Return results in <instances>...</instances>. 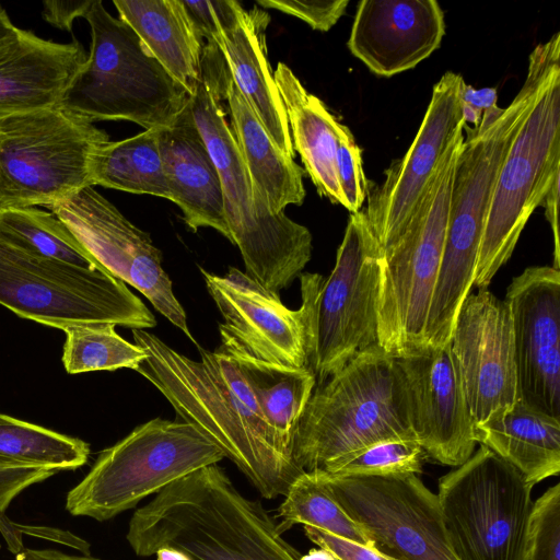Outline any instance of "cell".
Wrapping results in <instances>:
<instances>
[{"label": "cell", "instance_id": "cell-36", "mask_svg": "<svg viewBox=\"0 0 560 560\" xmlns=\"http://www.w3.org/2000/svg\"><path fill=\"white\" fill-rule=\"evenodd\" d=\"M525 560H560V483L533 504Z\"/></svg>", "mask_w": 560, "mask_h": 560}, {"label": "cell", "instance_id": "cell-7", "mask_svg": "<svg viewBox=\"0 0 560 560\" xmlns=\"http://www.w3.org/2000/svg\"><path fill=\"white\" fill-rule=\"evenodd\" d=\"M0 305L57 329L112 323L152 328L154 315L119 279L43 256L0 231Z\"/></svg>", "mask_w": 560, "mask_h": 560}, {"label": "cell", "instance_id": "cell-45", "mask_svg": "<svg viewBox=\"0 0 560 560\" xmlns=\"http://www.w3.org/2000/svg\"><path fill=\"white\" fill-rule=\"evenodd\" d=\"M15 560H101L85 555H71L58 549H31L24 548L15 555Z\"/></svg>", "mask_w": 560, "mask_h": 560}, {"label": "cell", "instance_id": "cell-23", "mask_svg": "<svg viewBox=\"0 0 560 560\" xmlns=\"http://www.w3.org/2000/svg\"><path fill=\"white\" fill-rule=\"evenodd\" d=\"M86 59L77 39L61 44L19 28L0 50V116L57 106Z\"/></svg>", "mask_w": 560, "mask_h": 560}, {"label": "cell", "instance_id": "cell-5", "mask_svg": "<svg viewBox=\"0 0 560 560\" xmlns=\"http://www.w3.org/2000/svg\"><path fill=\"white\" fill-rule=\"evenodd\" d=\"M416 440L396 357L377 346L354 355L313 390L298 423L293 455L304 471H330L386 441Z\"/></svg>", "mask_w": 560, "mask_h": 560}, {"label": "cell", "instance_id": "cell-24", "mask_svg": "<svg viewBox=\"0 0 560 560\" xmlns=\"http://www.w3.org/2000/svg\"><path fill=\"white\" fill-rule=\"evenodd\" d=\"M189 104L170 126L160 130V151L171 201L180 208L191 231L212 228L230 241L220 176Z\"/></svg>", "mask_w": 560, "mask_h": 560}, {"label": "cell", "instance_id": "cell-8", "mask_svg": "<svg viewBox=\"0 0 560 560\" xmlns=\"http://www.w3.org/2000/svg\"><path fill=\"white\" fill-rule=\"evenodd\" d=\"M223 458L222 450L192 424L155 418L100 453L85 477L68 491L66 510L104 522Z\"/></svg>", "mask_w": 560, "mask_h": 560}, {"label": "cell", "instance_id": "cell-38", "mask_svg": "<svg viewBox=\"0 0 560 560\" xmlns=\"http://www.w3.org/2000/svg\"><path fill=\"white\" fill-rule=\"evenodd\" d=\"M264 9H275L306 22L313 30L326 32L345 14L348 0H258Z\"/></svg>", "mask_w": 560, "mask_h": 560}, {"label": "cell", "instance_id": "cell-46", "mask_svg": "<svg viewBox=\"0 0 560 560\" xmlns=\"http://www.w3.org/2000/svg\"><path fill=\"white\" fill-rule=\"evenodd\" d=\"M0 533L8 544L9 550L13 555H18L24 550L22 535H20L15 527L14 522L5 516L4 512L0 511Z\"/></svg>", "mask_w": 560, "mask_h": 560}, {"label": "cell", "instance_id": "cell-6", "mask_svg": "<svg viewBox=\"0 0 560 560\" xmlns=\"http://www.w3.org/2000/svg\"><path fill=\"white\" fill-rule=\"evenodd\" d=\"M84 19L90 54L57 106L90 122L128 120L144 130L170 126L189 104L187 91L101 0Z\"/></svg>", "mask_w": 560, "mask_h": 560}, {"label": "cell", "instance_id": "cell-11", "mask_svg": "<svg viewBox=\"0 0 560 560\" xmlns=\"http://www.w3.org/2000/svg\"><path fill=\"white\" fill-rule=\"evenodd\" d=\"M558 177L560 59L549 69L502 163L481 236L472 287L488 289Z\"/></svg>", "mask_w": 560, "mask_h": 560}, {"label": "cell", "instance_id": "cell-1", "mask_svg": "<svg viewBox=\"0 0 560 560\" xmlns=\"http://www.w3.org/2000/svg\"><path fill=\"white\" fill-rule=\"evenodd\" d=\"M147 358L136 370L171 402L180 421L214 442L266 499L284 497L304 472L293 445L261 416L236 361L197 345L192 360L144 329H132Z\"/></svg>", "mask_w": 560, "mask_h": 560}, {"label": "cell", "instance_id": "cell-35", "mask_svg": "<svg viewBox=\"0 0 560 560\" xmlns=\"http://www.w3.org/2000/svg\"><path fill=\"white\" fill-rule=\"evenodd\" d=\"M423 448L413 440L386 441L345 459L327 474L340 477H404L422 471ZM326 472V471H324Z\"/></svg>", "mask_w": 560, "mask_h": 560}, {"label": "cell", "instance_id": "cell-37", "mask_svg": "<svg viewBox=\"0 0 560 560\" xmlns=\"http://www.w3.org/2000/svg\"><path fill=\"white\" fill-rule=\"evenodd\" d=\"M336 164L339 184L351 213L361 210L368 195V180L364 175L361 149L351 130L339 122L337 126Z\"/></svg>", "mask_w": 560, "mask_h": 560}, {"label": "cell", "instance_id": "cell-47", "mask_svg": "<svg viewBox=\"0 0 560 560\" xmlns=\"http://www.w3.org/2000/svg\"><path fill=\"white\" fill-rule=\"evenodd\" d=\"M19 28L12 23L7 11L0 3V50H2L18 34Z\"/></svg>", "mask_w": 560, "mask_h": 560}, {"label": "cell", "instance_id": "cell-14", "mask_svg": "<svg viewBox=\"0 0 560 560\" xmlns=\"http://www.w3.org/2000/svg\"><path fill=\"white\" fill-rule=\"evenodd\" d=\"M224 323L219 325L221 348L291 368H311L316 301L324 277L299 276L302 303L288 308L275 294L245 272L230 267L225 276L199 268Z\"/></svg>", "mask_w": 560, "mask_h": 560}, {"label": "cell", "instance_id": "cell-21", "mask_svg": "<svg viewBox=\"0 0 560 560\" xmlns=\"http://www.w3.org/2000/svg\"><path fill=\"white\" fill-rule=\"evenodd\" d=\"M445 34L435 0H362L347 46L371 72L392 77L432 55Z\"/></svg>", "mask_w": 560, "mask_h": 560}, {"label": "cell", "instance_id": "cell-3", "mask_svg": "<svg viewBox=\"0 0 560 560\" xmlns=\"http://www.w3.org/2000/svg\"><path fill=\"white\" fill-rule=\"evenodd\" d=\"M260 501L244 497L217 464L164 487L128 525L140 557L173 548L190 560H301Z\"/></svg>", "mask_w": 560, "mask_h": 560}, {"label": "cell", "instance_id": "cell-28", "mask_svg": "<svg viewBox=\"0 0 560 560\" xmlns=\"http://www.w3.org/2000/svg\"><path fill=\"white\" fill-rule=\"evenodd\" d=\"M224 98L230 108L231 128L255 192L276 214L284 212L289 205H302L305 198L304 171L273 143L231 75Z\"/></svg>", "mask_w": 560, "mask_h": 560}, {"label": "cell", "instance_id": "cell-18", "mask_svg": "<svg viewBox=\"0 0 560 560\" xmlns=\"http://www.w3.org/2000/svg\"><path fill=\"white\" fill-rule=\"evenodd\" d=\"M517 399L560 419V270L526 268L506 289Z\"/></svg>", "mask_w": 560, "mask_h": 560}, {"label": "cell", "instance_id": "cell-2", "mask_svg": "<svg viewBox=\"0 0 560 560\" xmlns=\"http://www.w3.org/2000/svg\"><path fill=\"white\" fill-rule=\"evenodd\" d=\"M560 59V34L537 45L521 90L505 108L482 113L479 125H464L457 156L442 260L424 331V345L451 340L459 308L470 293L481 236L502 163L533 107L551 66Z\"/></svg>", "mask_w": 560, "mask_h": 560}, {"label": "cell", "instance_id": "cell-49", "mask_svg": "<svg viewBox=\"0 0 560 560\" xmlns=\"http://www.w3.org/2000/svg\"><path fill=\"white\" fill-rule=\"evenodd\" d=\"M301 560H338L332 553L326 549H312L301 557Z\"/></svg>", "mask_w": 560, "mask_h": 560}, {"label": "cell", "instance_id": "cell-41", "mask_svg": "<svg viewBox=\"0 0 560 560\" xmlns=\"http://www.w3.org/2000/svg\"><path fill=\"white\" fill-rule=\"evenodd\" d=\"M94 0L61 1L46 0L43 2V19L63 31H71L77 18H84Z\"/></svg>", "mask_w": 560, "mask_h": 560}, {"label": "cell", "instance_id": "cell-27", "mask_svg": "<svg viewBox=\"0 0 560 560\" xmlns=\"http://www.w3.org/2000/svg\"><path fill=\"white\" fill-rule=\"evenodd\" d=\"M477 443L516 468L532 485L560 472V419L521 400L474 425Z\"/></svg>", "mask_w": 560, "mask_h": 560}, {"label": "cell", "instance_id": "cell-32", "mask_svg": "<svg viewBox=\"0 0 560 560\" xmlns=\"http://www.w3.org/2000/svg\"><path fill=\"white\" fill-rule=\"evenodd\" d=\"M277 528L283 534L296 524L310 525L329 534L374 547L372 540L329 493L314 471H304L290 486L279 505Z\"/></svg>", "mask_w": 560, "mask_h": 560}, {"label": "cell", "instance_id": "cell-15", "mask_svg": "<svg viewBox=\"0 0 560 560\" xmlns=\"http://www.w3.org/2000/svg\"><path fill=\"white\" fill-rule=\"evenodd\" d=\"M314 472L381 552L397 560H458L438 497L417 475L340 477Z\"/></svg>", "mask_w": 560, "mask_h": 560}, {"label": "cell", "instance_id": "cell-16", "mask_svg": "<svg viewBox=\"0 0 560 560\" xmlns=\"http://www.w3.org/2000/svg\"><path fill=\"white\" fill-rule=\"evenodd\" d=\"M47 209L70 229L100 269L137 289L197 346L185 310L162 267V252L147 232L132 224L93 186Z\"/></svg>", "mask_w": 560, "mask_h": 560}, {"label": "cell", "instance_id": "cell-10", "mask_svg": "<svg viewBox=\"0 0 560 560\" xmlns=\"http://www.w3.org/2000/svg\"><path fill=\"white\" fill-rule=\"evenodd\" d=\"M108 135L59 106L0 116V209L49 208L91 185Z\"/></svg>", "mask_w": 560, "mask_h": 560}, {"label": "cell", "instance_id": "cell-25", "mask_svg": "<svg viewBox=\"0 0 560 560\" xmlns=\"http://www.w3.org/2000/svg\"><path fill=\"white\" fill-rule=\"evenodd\" d=\"M119 19L191 96L201 77L205 38L183 0H114Z\"/></svg>", "mask_w": 560, "mask_h": 560}, {"label": "cell", "instance_id": "cell-22", "mask_svg": "<svg viewBox=\"0 0 560 560\" xmlns=\"http://www.w3.org/2000/svg\"><path fill=\"white\" fill-rule=\"evenodd\" d=\"M269 14L261 9L245 10L233 4L210 43L221 51L230 75L278 149L294 159L283 101L268 60L266 30Z\"/></svg>", "mask_w": 560, "mask_h": 560}, {"label": "cell", "instance_id": "cell-13", "mask_svg": "<svg viewBox=\"0 0 560 560\" xmlns=\"http://www.w3.org/2000/svg\"><path fill=\"white\" fill-rule=\"evenodd\" d=\"M382 258L365 212L351 213L335 266L324 278L316 301L310 366L318 385L358 353L380 346Z\"/></svg>", "mask_w": 560, "mask_h": 560}, {"label": "cell", "instance_id": "cell-40", "mask_svg": "<svg viewBox=\"0 0 560 560\" xmlns=\"http://www.w3.org/2000/svg\"><path fill=\"white\" fill-rule=\"evenodd\" d=\"M60 472L46 467H12L0 469V511L5 512L11 502L32 485L39 483Z\"/></svg>", "mask_w": 560, "mask_h": 560}, {"label": "cell", "instance_id": "cell-34", "mask_svg": "<svg viewBox=\"0 0 560 560\" xmlns=\"http://www.w3.org/2000/svg\"><path fill=\"white\" fill-rule=\"evenodd\" d=\"M0 231L43 256L100 269L70 229L50 211L36 207L0 209Z\"/></svg>", "mask_w": 560, "mask_h": 560}, {"label": "cell", "instance_id": "cell-43", "mask_svg": "<svg viewBox=\"0 0 560 560\" xmlns=\"http://www.w3.org/2000/svg\"><path fill=\"white\" fill-rule=\"evenodd\" d=\"M560 177L556 178L549 191L545 196L540 207L545 209V217L550 224L553 236V268L560 267V242L558 230V208H559V184Z\"/></svg>", "mask_w": 560, "mask_h": 560}, {"label": "cell", "instance_id": "cell-9", "mask_svg": "<svg viewBox=\"0 0 560 560\" xmlns=\"http://www.w3.org/2000/svg\"><path fill=\"white\" fill-rule=\"evenodd\" d=\"M464 131L448 147L405 230L383 253L378 340L398 357L424 346V331L442 260L455 165Z\"/></svg>", "mask_w": 560, "mask_h": 560}, {"label": "cell", "instance_id": "cell-19", "mask_svg": "<svg viewBox=\"0 0 560 560\" xmlns=\"http://www.w3.org/2000/svg\"><path fill=\"white\" fill-rule=\"evenodd\" d=\"M411 428L433 460L457 467L475 452L474 421L450 342L396 357Z\"/></svg>", "mask_w": 560, "mask_h": 560}, {"label": "cell", "instance_id": "cell-42", "mask_svg": "<svg viewBox=\"0 0 560 560\" xmlns=\"http://www.w3.org/2000/svg\"><path fill=\"white\" fill-rule=\"evenodd\" d=\"M14 527L20 535L26 534L37 538L62 544L81 551L85 556H90V544L67 530H62L56 527L21 525L16 523H14Z\"/></svg>", "mask_w": 560, "mask_h": 560}, {"label": "cell", "instance_id": "cell-33", "mask_svg": "<svg viewBox=\"0 0 560 560\" xmlns=\"http://www.w3.org/2000/svg\"><path fill=\"white\" fill-rule=\"evenodd\" d=\"M115 324L91 323L65 327L62 364L68 374L95 371L137 370L147 358L136 343L120 337Z\"/></svg>", "mask_w": 560, "mask_h": 560}, {"label": "cell", "instance_id": "cell-26", "mask_svg": "<svg viewBox=\"0 0 560 560\" xmlns=\"http://www.w3.org/2000/svg\"><path fill=\"white\" fill-rule=\"evenodd\" d=\"M273 78L284 104L293 149L305 172L319 196L347 208L336 164L339 121L285 63H278Z\"/></svg>", "mask_w": 560, "mask_h": 560}, {"label": "cell", "instance_id": "cell-39", "mask_svg": "<svg viewBox=\"0 0 560 560\" xmlns=\"http://www.w3.org/2000/svg\"><path fill=\"white\" fill-rule=\"evenodd\" d=\"M303 529L311 541L332 553L338 560H397L374 547L360 545L314 526L303 525Z\"/></svg>", "mask_w": 560, "mask_h": 560}, {"label": "cell", "instance_id": "cell-12", "mask_svg": "<svg viewBox=\"0 0 560 560\" xmlns=\"http://www.w3.org/2000/svg\"><path fill=\"white\" fill-rule=\"evenodd\" d=\"M532 486L488 447L439 479L438 502L458 560H525Z\"/></svg>", "mask_w": 560, "mask_h": 560}, {"label": "cell", "instance_id": "cell-48", "mask_svg": "<svg viewBox=\"0 0 560 560\" xmlns=\"http://www.w3.org/2000/svg\"><path fill=\"white\" fill-rule=\"evenodd\" d=\"M156 560H190L183 552L173 548H160L156 552Z\"/></svg>", "mask_w": 560, "mask_h": 560}, {"label": "cell", "instance_id": "cell-44", "mask_svg": "<svg viewBox=\"0 0 560 560\" xmlns=\"http://www.w3.org/2000/svg\"><path fill=\"white\" fill-rule=\"evenodd\" d=\"M463 103L470 105L479 112L491 109L497 105L498 93L494 88L474 89L471 85L464 83L460 92Z\"/></svg>", "mask_w": 560, "mask_h": 560}, {"label": "cell", "instance_id": "cell-4", "mask_svg": "<svg viewBox=\"0 0 560 560\" xmlns=\"http://www.w3.org/2000/svg\"><path fill=\"white\" fill-rule=\"evenodd\" d=\"M229 77L219 48L206 44L200 81L189 106L220 176L230 242L242 254L245 273L279 294L311 260L312 234L284 212L272 213L255 192L222 106Z\"/></svg>", "mask_w": 560, "mask_h": 560}, {"label": "cell", "instance_id": "cell-17", "mask_svg": "<svg viewBox=\"0 0 560 560\" xmlns=\"http://www.w3.org/2000/svg\"><path fill=\"white\" fill-rule=\"evenodd\" d=\"M464 83L463 77L453 71L441 77L408 151L392 162L380 185L368 186L364 212L383 253L401 235L445 152L463 132Z\"/></svg>", "mask_w": 560, "mask_h": 560}, {"label": "cell", "instance_id": "cell-31", "mask_svg": "<svg viewBox=\"0 0 560 560\" xmlns=\"http://www.w3.org/2000/svg\"><path fill=\"white\" fill-rule=\"evenodd\" d=\"M90 452V445L81 439L0 413V469L74 470L86 464Z\"/></svg>", "mask_w": 560, "mask_h": 560}, {"label": "cell", "instance_id": "cell-30", "mask_svg": "<svg viewBox=\"0 0 560 560\" xmlns=\"http://www.w3.org/2000/svg\"><path fill=\"white\" fill-rule=\"evenodd\" d=\"M155 127L118 141H107L91 158V185L171 200V189Z\"/></svg>", "mask_w": 560, "mask_h": 560}, {"label": "cell", "instance_id": "cell-29", "mask_svg": "<svg viewBox=\"0 0 560 560\" xmlns=\"http://www.w3.org/2000/svg\"><path fill=\"white\" fill-rule=\"evenodd\" d=\"M221 349L236 361L266 422L293 445L298 423L316 385L313 370L269 363L236 350Z\"/></svg>", "mask_w": 560, "mask_h": 560}, {"label": "cell", "instance_id": "cell-20", "mask_svg": "<svg viewBox=\"0 0 560 560\" xmlns=\"http://www.w3.org/2000/svg\"><path fill=\"white\" fill-rule=\"evenodd\" d=\"M450 345L474 425L516 402L512 320L504 300L488 289L469 293L457 314Z\"/></svg>", "mask_w": 560, "mask_h": 560}]
</instances>
